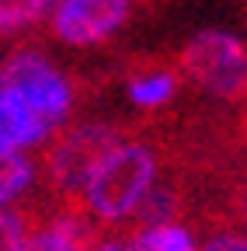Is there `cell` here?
Instances as JSON below:
<instances>
[{"label":"cell","mask_w":247,"mask_h":251,"mask_svg":"<svg viewBox=\"0 0 247 251\" xmlns=\"http://www.w3.org/2000/svg\"><path fill=\"white\" fill-rule=\"evenodd\" d=\"M0 87H14L32 101L45 119L56 126H63L70 108H73V84L70 77L52 67L42 52L32 49H18L0 63Z\"/></svg>","instance_id":"cell-3"},{"label":"cell","mask_w":247,"mask_h":251,"mask_svg":"<svg viewBox=\"0 0 247 251\" xmlns=\"http://www.w3.org/2000/svg\"><path fill=\"white\" fill-rule=\"evenodd\" d=\"M122 140V133L108 122H84L73 126L70 133H63L49 157H45V175L49 185L59 188V192H80L87 175L94 171V164Z\"/></svg>","instance_id":"cell-4"},{"label":"cell","mask_w":247,"mask_h":251,"mask_svg":"<svg viewBox=\"0 0 247 251\" xmlns=\"http://www.w3.org/2000/svg\"><path fill=\"white\" fill-rule=\"evenodd\" d=\"M32 227L28 216L18 209H0V251H21V244L28 241Z\"/></svg>","instance_id":"cell-13"},{"label":"cell","mask_w":247,"mask_h":251,"mask_svg":"<svg viewBox=\"0 0 247 251\" xmlns=\"http://www.w3.org/2000/svg\"><path fill=\"white\" fill-rule=\"evenodd\" d=\"M181 77L174 70H143L129 80V98L136 108H164L178 94Z\"/></svg>","instance_id":"cell-10"},{"label":"cell","mask_w":247,"mask_h":251,"mask_svg":"<svg viewBox=\"0 0 247 251\" xmlns=\"http://www.w3.org/2000/svg\"><path fill=\"white\" fill-rule=\"evenodd\" d=\"M129 251H199V241L184 224L167 220L153 227H136L129 237Z\"/></svg>","instance_id":"cell-9"},{"label":"cell","mask_w":247,"mask_h":251,"mask_svg":"<svg viewBox=\"0 0 247 251\" xmlns=\"http://www.w3.org/2000/svg\"><path fill=\"white\" fill-rule=\"evenodd\" d=\"M90 251H129V241H115V237H108V241L90 244Z\"/></svg>","instance_id":"cell-15"},{"label":"cell","mask_w":247,"mask_h":251,"mask_svg":"<svg viewBox=\"0 0 247 251\" xmlns=\"http://www.w3.org/2000/svg\"><path fill=\"white\" fill-rule=\"evenodd\" d=\"M157 181V150L143 140H118L87 175L80 196L98 224H122V220H133V213Z\"/></svg>","instance_id":"cell-1"},{"label":"cell","mask_w":247,"mask_h":251,"mask_svg":"<svg viewBox=\"0 0 247 251\" xmlns=\"http://www.w3.org/2000/svg\"><path fill=\"white\" fill-rule=\"evenodd\" d=\"M133 0H52L49 25L59 42L73 49L101 46L129 21Z\"/></svg>","instance_id":"cell-5"},{"label":"cell","mask_w":247,"mask_h":251,"mask_svg":"<svg viewBox=\"0 0 247 251\" xmlns=\"http://www.w3.org/2000/svg\"><path fill=\"white\" fill-rule=\"evenodd\" d=\"M178 206H181L178 192H174L171 185L157 181V185H153L150 192H146V199L139 202V209L133 213V220H136V227H153V224H167V220H174Z\"/></svg>","instance_id":"cell-11"},{"label":"cell","mask_w":247,"mask_h":251,"mask_svg":"<svg viewBox=\"0 0 247 251\" xmlns=\"http://www.w3.org/2000/svg\"><path fill=\"white\" fill-rule=\"evenodd\" d=\"M240 216H244V227H247V185H244V196H240Z\"/></svg>","instance_id":"cell-16"},{"label":"cell","mask_w":247,"mask_h":251,"mask_svg":"<svg viewBox=\"0 0 247 251\" xmlns=\"http://www.w3.org/2000/svg\"><path fill=\"white\" fill-rule=\"evenodd\" d=\"M21 251H90V227L80 216H56L49 227L28 234Z\"/></svg>","instance_id":"cell-7"},{"label":"cell","mask_w":247,"mask_h":251,"mask_svg":"<svg viewBox=\"0 0 247 251\" xmlns=\"http://www.w3.org/2000/svg\"><path fill=\"white\" fill-rule=\"evenodd\" d=\"M39 168L24 150H0V209H11L35 185Z\"/></svg>","instance_id":"cell-8"},{"label":"cell","mask_w":247,"mask_h":251,"mask_svg":"<svg viewBox=\"0 0 247 251\" xmlns=\"http://www.w3.org/2000/svg\"><path fill=\"white\" fill-rule=\"evenodd\" d=\"M59 126L45 119L14 87H0V150H32L45 143Z\"/></svg>","instance_id":"cell-6"},{"label":"cell","mask_w":247,"mask_h":251,"mask_svg":"<svg viewBox=\"0 0 247 251\" xmlns=\"http://www.w3.org/2000/svg\"><path fill=\"white\" fill-rule=\"evenodd\" d=\"M178 74L209 98L240 101L247 98V42L220 28L199 31L181 49Z\"/></svg>","instance_id":"cell-2"},{"label":"cell","mask_w":247,"mask_h":251,"mask_svg":"<svg viewBox=\"0 0 247 251\" xmlns=\"http://www.w3.org/2000/svg\"><path fill=\"white\" fill-rule=\"evenodd\" d=\"M199 251H247V234H237V230L212 234Z\"/></svg>","instance_id":"cell-14"},{"label":"cell","mask_w":247,"mask_h":251,"mask_svg":"<svg viewBox=\"0 0 247 251\" xmlns=\"http://www.w3.org/2000/svg\"><path fill=\"white\" fill-rule=\"evenodd\" d=\"M52 11V0H0V35L32 28Z\"/></svg>","instance_id":"cell-12"}]
</instances>
